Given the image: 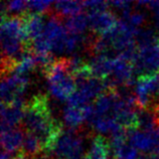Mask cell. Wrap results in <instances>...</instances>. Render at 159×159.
<instances>
[{"label":"cell","mask_w":159,"mask_h":159,"mask_svg":"<svg viewBox=\"0 0 159 159\" xmlns=\"http://www.w3.org/2000/svg\"><path fill=\"white\" fill-rule=\"evenodd\" d=\"M23 125L25 131L33 133L39 138L43 152L51 154L62 133V126L52 116L47 96L37 94L26 102Z\"/></svg>","instance_id":"1"},{"label":"cell","mask_w":159,"mask_h":159,"mask_svg":"<svg viewBox=\"0 0 159 159\" xmlns=\"http://www.w3.org/2000/svg\"><path fill=\"white\" fill-rule=\"evenodd\" d=\"M84 141L77 129H68L62 132L52 150L57 159H83Z\"/></svg>","instance_id":"2"},{"label":"cell","mask_w":159,"mask_h":159,"mask_svg":"<svg viewBox=\"0 0 159 159\" xmlns=\"http://www.w3.org/2000/svg\"><path fill=\"white\" fill-rule=\"evenodd\" d=\"M89 26L94 33L104 34L116 25L118 20L110 10L100 12H87Z\"/></svg>","instance_id":"3"},{"label":"cell","mask_w":159,"mask_h":159,"mask_svg":"<svg viewBox=\"0 0 159 159\" xmlns=\"http://www.w3.org/2000/svg\"><path fill=\"white\" fill-rule=\"evenodd\" d=\"M24 118V108L1 104V133L14 129L13 127Z\"/></svg>","instance_id":"4"},{"label":"cell","mask_w":159,"mask_h":159,"mask_svg":"<svg viewBox=\"0 0 159 159\" xmlns=\"http://www.w3.org/2000/svg\"><path fill=\"white\" fill-rule=\"evenodd\" d=\"M24 15V32L28 41L32 43L37 36H39L44 28V16L43 14H30L27 11L23 12Z\"/></svg>","instance_id":"5"},{"label":"cell","mask_w":159,"mask_h":159,"mask_svg":"<svg viewBox=\"0 0 159 159\" xmlns=\"http://www.w3.org/2000/svg\"><path fill=\"white\" fill-rule=\"evenodd\" d=\"M86 155L89 159H115L110 147V143L100 135L94 138L90 151Z\"/></svg>","instance_id":"6"},{"label":"cell","mask_w":159,"mask_h":159,"mask_svg":"<svg viewBox=\"0 0 159 159\" xmlns=\"http://www.w3.org/2000/svg\"><path fill=\"white\" fill-rule=\"evenodd\" d=\"M114 60H111L104 56L94 57L89 64L93 77L100 80L108 78L109 75L113 73V70H114Z\"/></svg>","instance_id":"7"},{"label":"cell","mask_w":159,"mask_h":159,"mask_svg":"<svg viewBox=\"0 0 159 159\" xmlns=\"http://www.w3.org/2000/svg\"><path fill=\"white\" fill-rule=\"evenodd\" d=\"M24 133L21 129L14 128L12 130L1 133V145L3 150L8 152H15L20 145L23 144Z\"/></svg>","instance_id":"8"},{"label":"cell","mask_w":159,"mask_h":159,"mask_svg":"<svg viewBox=\"0 0 159 159\" xmlns=\"http://www.w3.org/2000/svg\"><path fill=\"white\" fill-rule=\"evenodd\" d=\"M128 140L134 148L141 151H153L152 142L148 133H145L139 129H128Z\"/></svg>","instance_id":"9"},{"label":"cell","mask_w":159,"mask_h":159,"mask_svg":"<svg viewBox=\"0 0 159 159\" xmlns=\"http://www.w3.org/2000/svg\"><path fill=\"white\" fill-rule=\"evenodd\" d=\"M52 5V11L58 16L76 15L81 13L84 8L81 1H56Z\"/></svg>","instance_id":"10"},{"label":"cell","mask_w":159,"mask_h":159,"mask_svg":"<svg viewBox=\"0 0 159 159\" xmlns=\"http://www.w3.org/2000/svg\"><path fill=\"white\" fill-rule=\"evenodd\" d=\"M64 120L69 129H76L85 120L83 108L66 105L64 109Z\"/></svg>","instance_id":"11"},{"label":"cell","mask_w":159,"mask_h":159,"mask_svg":"<svg viewBox=\"0 0 159 159\" xmlns=\"http://www.w3.org/2000/svg\"><path fill=\"white\" fill-rule=\"evenodd\" d=\"M89 24V20H88L87 13H81L69 16L66 19L65 27L70 33H75V34H80L86 29L87 25Z\"/></svg>","instance_id":"12"},{"label":"cell","mask_w":159,"mask_h":159,"mask_svg":"<svg viewBox=\"0 0 159 159\" xmlns=\"http://www.w3.org/2000/svg\"><path fill=\"white\" fill-rule=\"evenodd\" d=\"M23 151L25 152L27 156H29L31 159H34L37 157L39 154L43 151L40 142L34 134L31 132L25 131L23 139Z\"/></svg>","instance_id":"13"},{"label":"cell","mask_w":159,"mask_h":159,"mask_svg":"<svg viewBox=\"0 0 159 159\" xmlns=\"http://www.w3.org/2000/svg\"><path fill=\"white\" fill-rule=\"evenodd\" d=\"M113 155H114L115 159H137L138 151L131 144L128 145L125 143L120 148L113 151Z\"/></svg>","instance_id":"14"},{"label":"cell","mask_w":159,"mask_h":159,"mask_svg":"<svg viewBox=\"0 0 159 159\" xmlns=\"http://www.w3.org/2000/svg\"><path fill=\"white\" fill-rule=\"evenodd\" d=\"M52 1H26V11L30 14H41L52 5Z\"/></svg>","instance_id":"15"},{"label":"cell","mask_w":159,"mask_h":159,"mask_svg":"<svg viewBox=\"0 0 159 159\" xmlns=\"http://www.w3.org/2000/svg\"><path fill=\"white\" fill-rule=\"evenodd\" d=\"M7 10L12 12H22L26 11V1H20V0H14V1L7 2Z\"/></svg>","instance_id":"16"},{"label":"cell","mask_w":159,"mask_h":159,"mask_svg":"<svg viewBox=\"0 0 159 159\" xmlns=\"http://www.w3.org/2000/svg\"><path fill=\"white\" fill-rule=\"evenodd\" d=\"M153 12H154V18H155L156 25L159 27V7H158V8H156V9L154 10Z\"/></svg>","instance_id":"17"},{"label":"cell","mask_w":159,"mask_h":159,"mask_svg":"<svg viewBox=\"0 0 159 159\" xmlns=\"http://www.w3.org/2000/svg\"><path fill=\"white\" fill-rule=\"evenodd\" d=\"M83 159H89V158H88V156H87V155H85V156L83 157Z\"/></svg>","instance_id":"18"}]
</instances>
